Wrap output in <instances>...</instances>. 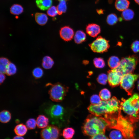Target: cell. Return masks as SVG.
Instances as JSON below:
<instances>
[{
	"mask_svg": "<svg viewBox=\"0 0 139 139\" xmlns=\"http://www.w3.org/2000/svg\"><path fill=\"white\" fill-rule=\"evenodd\" d=\"M118 21V18L116 14L112 13L109 15L107 18V22L110 25H113L116 24Z\"/></svg>",
	"mask_w": 139,
	"mask_h": 139,
	"instance_id": "obj_31",
	"label": "cell"
},
{
	"mask_svg": "<svg viewBox=\"0 0 139 139\" xmlns=\"http://www.w3.org/2000/svg\"><path fill=\"white\" fill-rule=\"evenodd\" d=\"M139 77V74L132 73L124 75L120 84V87L125 91L128 95H132L134 87L135 82Z\"/></svg>",
	"mask_w": 139,
	"mask_h": 139,
	"instance_id": "obj_8",
	"label": "cell"
},
{
	"mask_svg": "<svg viewBox=\"0 0 139 139\" xmlns=\"http://www.w3.org/2000/svg\"><path fill=\"white\" fill-rule=\"evenodd\" d=\"M59 34L60 37L66 41L71 40L74 35L73 30L68 26L62 28L59 31Z\"/></svg>",
	"mask_w": 139,
	"mask_h": 139,
	"instance_id": "obj_12",
	"label": "cell"
},
{
	"mask_svg": "<svg viewBox=\"0 0 139 139\" xmlns=\"http://www.w3.org/2000/svg\"><path fill=\"white\" fill-rule=\"evenodd\" d=\"M137 88L138 90L139 91V80L137 82Z\"/></svg>",
	"mask_w": 139,
	"mask_h": 139,
	"instance_id": "obj_43",
	"label": "cell"
},
{
	"mask_svg": "<svg viewBox=\"0 0 139 139\" xmlns=\"http://www.w3.org/2000/svg\"><path fill=\"white\" fill-rule=\"evenodd\" d=\"M86 30L87 33L93 37H96L101 32L100 26L94 23L89 24L87 26Z\"/></svg>",
	"mask_w": 139,
	"mask_h": 139,
	"instance_id": "obj_13",
	"label": "cell"
},
{
	"mask_svg": "<svg viewBox=\"0 0 139 139\" xmlns=\"http://www.w3.org/2000/svg\"><path fill=\"white\" fill-rule=\"evenodd\" d=\"M75 133V131L74 129L71 127H68L63 129L62 135L65 139H71L73 137Z\"/></svg>",
	"mask_w": 139,
	"mask_h": 139,
	"instance_id": "obj_24",
	"label": "cell"
},
{
	"mask_svg": "<svg viewBox=\"0 0 139 139\" xmlns=\"http://www.w3.org/2000/svg\"><path fill=\"white\" fill-rule=\"evenodd\" d=\"M133 124L121 115L120 110L118 114L110 120L109 128L119 130L126 139H134L135 127Z\"/></svg>",
	"mask_w": 139,
	"mask_h": 139,
	"instance_id": "obj_4",
	"label": "cell"
},
{
	"mask_svg": "<svg viewBox=\"0 0 139 139\" xmlns=\"http://www.w3.org/2000/svg\"><path fill=\"white\" fill-rule=\"evenodd\" d=\"M37 125L36 121L34 118H30L26 122V126L27 128L29 129H34Z\"/></svg>",
	"mask_w": 139,
	"mask_h": 139,
	"instance_id": "obj_34",
	"label": "cell"
},
{
	"mask_svg": "<svg viewBox=\"0 0 139 139\" xmlns=\"http://www.w3.org/2000/svg\"><path fill=\"white\" fill-rule=\"evenodd\" d=\"M37 125L40 128H44L46 127L49 123L48 118L43 115H40L36 119Z\"/></svg>",
	"mask_w": 139,
	"mask_h": 139,
	"instance_id": "obj_14",
	"label": "cell"
},
{
	"mask_svg": "<svg viewBox=\"0 0 139 139\" xmlns=\"http://www.w3.org/2000/svg\"><path fill=\"white\" fill-rule=\"evenodd\" d=\"M23 11V8L21 5L15 4L13 5L11 7V13L14 15H19L21 14Z\"/></svg>",
	"mask_w": 139,
	"mask_h": 139,
	"instance_id": "obj_27",
	"label": "cell"
},
{
	"mask_svg": "<svg viewBox=\"0 0 139 139\" xmlns=\"http://www.w3.org/2000/svg\"><path fill=\"white\" fill-rule=\"evenodd\" d=\"M134 1L136 3L139 5V0H134Z\"/></svg>",
	"mask_w": 139,
	"mask_h": 139,
	"instance_id": "obj_45",
	"label": "cell"
},
{
	"mask_svg": "<svg viewBox=\"0 0 139 139\" xmlns=\"http://www.w3.org/2000/svg\"><path fill=\"white\" fill-rule=\"evenodd\" d=\"M50 86L48 91L50 99L53 101L60 102L64 98L68 92V88L59 83L54 84L48 83L46 86Z\"/></svg>",
	"mask_w": 139,
	"mask_h": 139,
	"instance_id": "obj_5",
	"label": "cell"
},
{
	"mask_svg": "<svg viewBox=\"0 0 139 139\" xmlns=\"http://www.w3.org/2000/svg\"><path fill=\"white\" fill-rule=\"evenodd\" d=\"M93 63L97 68H102L105 66V62L102 58H95L93 60Z\"/></svg>",
	"mask_w": 139,
	"mask_h": 139,
	"instance_id": "obj_30",
	"label": "cell"
},
{
	"mask_svg": "<svg viewBox=\"0 0 139 139\" xmlns=\"http://www.w3.org/2000/svg\"><path fill=\"white\" fill-rule=\"evenodd\" d=\"M129 4V2L128 0H116L115 6L118 10L123 11L128 8Z\"/></svg>",
	"mask_w": 139,
	"mask_h": 139,
	"instance_id": "obj_15",
	"label": "cell"
},
{
	"mask_svg": "<svg viewBox=\"0 0 139 139\" xmlns=\"http://www.w3.org/2000/svg\"><path fill=\"white\" fill-rule=\"evenodd\" d=\"M60 130L57 126L53 125H48L41 131L42 139H60Z\"/></svg>",
	"mask_w": 139,
	"mask_h": 139,
	"instance_id": "obj_10",
	"label": "cell"
},
{
	"mask_svg": "<svg viewBox=\"0 0 139 139\" xmlns=\"http://www.w3.org/2000/svg\"><path fill=\"white\" fill-rule=\"evenodd\" d=\"M3 73L0 72V84L1 85L2 83L5 79V76Z\"/></svg>",
	"mask_w": 139,
	"mask_h": 139,
	"instance_id": "obj_40",
	"label": "cell"
},
{
	"mask_svg": "<svg viewBox=\"0 0 139 139\" xmlns=\"http://www.w3.org/2000/svg\"><path fill=\"white\" fill-rule=\"evenodd\" d=\"M120 114L132 123L139 120V94L135 93L127 99H122Z\"/></svg>",
	"mask_w": 139,
	"mask_h": 139,
	"instance_id": "obj_2",
	"label": "cell"
},
{
	"mask_svg": "<svg viewBox=\"0 0 139 139\" xmlns=\"http://www.w3.org/2000/svg\"><path fill=\"white\" fill-rule=\"evenodd\" d=\"M120 101L114 97L108 101H101L98 104H91L88 109L91 114L102 116L107 114L119 112L120 110Z\"/></svg>",
	"mask_w": 139,
	"mask_h": 139,
	"instance_id": "obj_3",
	"label": "cell"
},
{
	"mask_svg": "<svg viewBox=\"0 0 139 139\" xmlns=\"http://www.w3.org/2000/svg\"><path fill=\"white\" fill-rule=\"evenodd\" d=\"M138 61V58L135 55L123 58L120 60L119 65L116 68L123 75L133 73Z\"/></svg>",
	"mask_w": 139,
	"mask_h": 139,
	"instance_id": "obj_6",
	"label": "cell"
},
{
	"mask_svg": "<svg viewBox=\"0 0 139 139\" xmlns=\"http://www.w3.org/2000/svg\"><path fill=\"white\" fill-rule=\"evenodd\" d=\"M97 13L99 14H103V11L101 9H97Z\"/></svg>",
	"mask_w": 139,
	"mask_h": 139,
	"instance_id": "obj_41",
	"label": "cell"
},
{
	"mask_svg": "<svg viewBox=\"0 0 139 139\" xmlns=\"http://www.w3.org/2000/svg\"><path fill=\"white\" fill-rule=\"evenodd\" d=\"M14 132L17 136H22L24 135L27 131V128L25 125L23 124H19L15 127Z\"/></svg>",
	"mask_w": 139,
	"mask_h": 139,
	"instance_id": "obj_19",
	"label": "cell"
},
{
	"mask_svg": "<svg viewBox=\"0 0 139 139\" xmlns=\"http://www.w3.org/2000/svg\"><path fill=\"white\" fill-rule=\"evenodd\" d=\"M108 78L107 75L105 73L99 74L97 78V81L100 84L105 85L107 83Z\"/></svg>",
	"mask_w": 139,
	"mask_h": 139,
	"instance_id": "obj_33",
	"label": "cell"
},
{
	"mask_svg": "<svg viewBox=\"0 0 139 139\" xmlns=\"http://www.w3.org/2000/svg\"><path fill=\"white\" fill-rule=\"evenodd\" d=\"M11 115L8 111L4 110L1 111L0 113V120L2 123H6L11 120Z\"/></svg>",
	"mask_w": 139,
	"mask_h": 139,
	"instance_id": "obj_22",
	"label": "cell"
},
{
	"mask_svg": "<svg viewBox=\"0 0 139 139\" xmlns=\"http://www.w3.org/2000/svg\"><path fill=\"white\" fill-rule=\"evenodd\" d=\"M37 7L41 10L44 11L48 10L51 6L52 0H36Z\"/></svg>",
	"mask_w": 139,
	"mask_h": 139,
	"instance_id": "obj_16",
	"label": "cell"
},
{
	"mask_svg": "<svg viewBox=\"0 0 139 139\" xmlns=\"http://www.w3.org/2000/svg\"><path fill=\"white\" fill-rule=\"evenodd\" d=\"M120 60L119 58L115 56L110 57L108 60L109 66L111 69L117 68L119 65Z\"/></svg>",
	"mask_w": 139,
	"mask_h": 139,
	"instance_id": "obj_21",
	"label": "cell"
},
{
	"mask_svg": "<svg viewBox=\"0 0 139 139\" xmlns=\"http://www.w3.org/2000/svg\"><path fill=\"white\" fill-rule=\"evenodd\" d=\"M35 17L37 23L41 25H45L48 20L47 15L45 14L42 13H36L35 14Z\"/></svg>",
	"mask_w": 139,
	"mask_h": 139,
	"instance_id": "obj_18",
	"label": "cell"
},
{
	"mask_svg": "<svg viewBox=\"0 0 139 139\" xmlns=\"http://www.w3.org/2000/svg\"><path fill=\"white\" fill-rule=\"evenodd\" d=\"M90 139H109L104 134H101L91 136Z\"/></svg>",
	"mask_w": 139,
	"mask_h": 139,
	"instance_id": "obj_38",
	"label": "cell"
},
{
	"mask_svg": "<svg viewBox=\"0 0 139 139\" xmlns=\"http://www.w3.org/2000/svg\"><path fill=\"white\" fill-rule=\"evenodd\" d=\"M131 48L135 53L139 52V41L136 40L134 41L131 45Z\"/></svg>",
	"mask_w": 139,
	"mask_h": 139,
	"instance_id": "obj_37",
	"label": "cell"
},
{
	"mask_svg": "<svg viewBox=\"0 0 139 139\" xmlns=\"http://www.w3.org/2000/svg\"><path fill=\"white\" fill-rule=\"evenodd\" d=\"M58 0L59 1L60 0Z\"/></svg>",
	"mask_w": 139,
	"mask_h": 139,
	"instance_id": "obj_46",
	"label": "cell"
},
{
	"mask_svg": "<svg viewBox=\"0 0 139 139\" xmlns=\"http://www.w3.org/2000/svg\"><path fill=\"white\" fill-rule=\"evenodd\" d=\"M101 99L103 101H108L110 99L111 93L110 91L106 88L101 90L99 93Z\"/></svg>",
	"mask_w": 139,
	"mask_h": 139,
	"instance_id": "obj_25",
	"label": "cell"
},
{
	"mask_svg": "<svg viewBox=\"0 0 139 139\" xmlns=\"http://www.w3.org/2000/svg\"><path fill=\"white\" fill-rule=\"evenodd\" d=\"M54 63V60L50 57L46 56L43 58L42 65L44 68L48 69L52 67Z\"/></svg>",
	"mask_w": 139,
	"mask_h": 139,
	"instance_id": "obj_20",
	"label": "cell"
},
{
	"mask_svg": "<svg viewBox=\"0 0 139 139\" xmlns=\"http://www.w3.org/2000/svg\"><path fill=\"white\" fill-rule=\"evenodd\" d=\"M67 0H60L59 3L57 7L58 14L59 15L65 13L67 10L66 1Z\"/></svg>",
	"mask_w": 139,
	"mask_h": 139,
	"instance_id": "obj_26",
	"label": "cell"
},
{
	"mask_svg": "<svg viewBox=\"0 0 139 139\" xmlns=\"http://www.w3.org/2000/svg\"><path fill=\"white\" fill-rule=\"evenodd\" d=\"M134 14V12L132 10L127 8L122 11L121 15L122 18L124 20L129 21L133 18Z\"/></svg>",
	"mask_w": 139,
	"mask_h": 139,
	"instance_id": "obj_23",
	"label": "cell"
},
{
	"mask_svg": "<svg viewBox=\"0 0 139 139\" xmlns=\"http://www.w3.org/2000/svg\"><path fill=\"white\" fill-rule=\"evenodd\" d=\"M108 126V122L103 117L91 114L85 120L82 130L84 135L91 137L99 134H105Z\"/></svg>",
	"mask_w": 139,
	"mask_h": 139,
	"instance_id": "obj_1",
	"label": "cell"
},
{
	"mask_svg": "<svg viewBox=\"0 0 139 139\" xmlns=\"http://www.w3.org/2000/svg\"><path fill=\"white\" fill-rule=\"evenodd\" d=\"M16 71L17 68L15 65L10 62L7 66L6 74L8 76H11L14 74Z\"/></svg>",
	"mask_w": 139,
	"mask_h": 139,
	"instance_id": "obj_29",
	"label": "cell"
},
{
	"mask_svg": "<svg viewBox=\"0 0 139 139\" xmlns=\"http://www.w3.org/2000/svg\"><path fill=\"white\" fill-rule=\"evenodd\" d=\"M86 38V34L83 31H77L74 34V40L75 43L80 44L84 41Z\"/></svg>",
	"mask_w": 139,
	"mask_h": 139,
	"instance_id": "obj_17",
	"label": "cell"
},
{
	"mask_svg": "<svg viewBox=\"0 0 139 139\" xmlns=\"http://www.w3.org/2000/svg\"><path fill=\"white\" fill-rule=\"evenodd\" d=\"M101 99L99 96L97 94H94L91 97L90 101L91 104L97 105L101 102Z\"/></svg>",
	"mask_w": 139,
	"mask_h": 139,
	"instance_id": "obj_35",
	"label": "cell"
},
{
	"mask_svg": "<svg viewBox=\"0 0 139 139\" xmlns=\"http://www.w3.org/2000/svg\"><path fill=\"white\" fill-rule=\"evenodd\" d=\"M47 14L51 17H54L58 14L57 8L55 6L50 7L47 11Z\"/></svg>",
	"mask_w": 139,
	"mask_h": 139,
	"instance_id": "obj_36",
	"label": "cell"
},
{
	"mask_svg": "<svg viewBox=\"0 0 139 139\" xmlns=\"http://www.w3.org/2000/svg\"><path fill=\"white\" fill-rule=\"evenodd\" d=\"M109 41L101 36L97 37L89 46L91 50L95 53H101L107 52L110 45Z\"/></svg>",
	"mask_w": 139,
	"mask_h": 139,
	"instance_id": "obj_9",
	"label": "cell"
},
{
	"mask_svg": "<svg viewBox=\"0 0 139 139\" xmlns=\"http://www.w3.org/2000/svg\"><path fill=\"white\" fill-rule=\"evenodd\" d=\"M123 136L121 132L119 130L116 129L111 131L109 134L110 139H122Z\"/></svg>",
	"mask_w": 139,
	"mask_h": 139,
	"instance_id": "obj_28",
	"label": "cell"
},
{
	"mask_svg": "<svg viewBox=\"0 0 139 139\" xmlns=\"http://www.w3.org/2000/svg\"><path fill=\"white\" fill-rule=\"evenodd\" d=\"M83 63L84 64H87L88 63V61H87V60H84V61L83 62Z\"/></svg>",
	"mask_w": 139,
	"mask_h": 139,
	"instance_id": "obj_44",
	"label": "cell"
},
{
	"mask_svg": "<svg viewBox=\"0 0 139 139\" xmlns=\"http://www.w3.org/2000/svg\"><path fill=\"white\" fill-rule=\"evenodd\" d=\"M13 139H24L22 137L20 136H17L14 137Z\"/></svg>",
	"mask_w": 139,
	"mask_h": 139,
	"instance_id": "obj_42",
	"label": "cell"
},
{
	"mask_svg": "<svg viewBox=\"0 0 139 139\" xmlns=\"http://www.w3.org/2000/svg\"><path fill=\"white\" fill-rule=\"evenodd\" d=\"M10 63L8 59L6 58L1 57L0 58V65L7 67Z\"/></svg>",
	"mask_w": 139,
	"mask_h": 139,
	"instance_id": "obj_39",
	"label": "cell"
},
{
	"mask_svg": "<svg viewBox=\"0 0 139 139\" xmlns=\"http://www.w3.org/2000/svg\"><path fill=\"white\" fill-rule=\"evenodd\" d=\"M32 75L36 79H39L43 76L44 72L42 69L40 67H37L34 68L32 72Z\"/></svg>",
	"mask_w": 139,
	"mask_h": 139,
	"instance_id": "obj_32",
	"label": "cell"
},
{
	"mask_svg": "<svg viewBox=\"0 0 139 139\" xmlns=\"http://www.w3.org/2000/svg\"><path fill=\"white\" fill-rule=\"evenodd\" d=\"M122 74L116 68L109 70L108 72V81L110 85L114 87L120 84L123 76Z\"/></svg>",
	"mask_w": 139,
	"mask_h": 139,
	"instance_id": "obj_11",
	"label": "cell"
},
{
	"mask_svg": "<svg viewBox=\"0 0 139 139\" xmlns=\"http://www.w3.org/2000/svg\"><path fill=\"white\" fill-rule=\"evenodd\" d=\"M45 111L51 119L52 123L58 125L59 127L62 126V123L64 121L63 118L64 112L62 106L58 104L53 105L46 109Z\"/></svg>",
	"mask_w": 139,
	"mask_h": 139,
	"instance_id": "obj_7",
	"label": "cell"
}]
</instances>
